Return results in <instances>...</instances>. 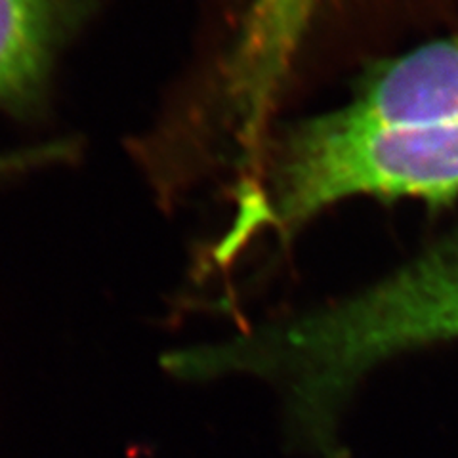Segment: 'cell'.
<instances>
[{"label": "cell", "mask_w": 458, "mask_h": 458, "mask_svg": "<svg viewBox=\"0 0 458 458\" xmlns=\"http://www.w3.org/2000/svg\"><path fill=\"white\" fill-rule=\"evenodd\" d=\"M458 195V123L377 126L340 111L296 126L241 193L222 250L262 227L296 229L357 197L447 200Z\"/></svg>", "instance_id": "6da1fadb"}, {"label": "cell", "mask_w": 458, "mask_h": 458, "mask_svg": "<svg viewBox=\"0 0 458 458\" xmlns=\"http://www.w3.org/2000/svg\"><path fill=\"white\" fill-rule=\"evenodd\" d=\"M449 340H458V235L363 291L293 315L283 348L310 394L348 405L382 363Z\"/></svg>", "instance_id": "7a4b0ae2"}, {"label": "cell", "mask_w": 458, "mask_h": 458, "mask_svg": "<svg viewBox=\"0 0 458 458\" xmlns=\"http://www.w3.org/2000/svg\"><path fill=\"white\" fill-rule=\"evenodd\" d=\"M338 111L377 126L458 123V33L384 65Z\"/></svg>", "instance_id": "3957f363"}, {"label": "cell", "mask_w": 458, "mask_h": 458, "mask_svg": "<svg viewBox=\"0 0 458 458\" xmlns=\"http://www.w3.org/2000/svg\"><path fill=\"white\" fill-rule=\"evenodd\" d=\"M86 13L82 0H0V107L40 106L55 57Z\"/></svg>", "instance_id": "277c9868"}, {"label": "cell", "mask_w": 458, "mask_h": 458, "mask_svg": "<svg viewBox=\"0 0 458 458\" xmlns=\"http://www.w3.org/2000/svg\"><path fill=\"white\" fill-rule=\"evenodd\" d=\"M77 153L73 141H50L38 146L0 151V180L25 174L37 168L60 165Z\"/></svg>", "instance_id": "5b68a950"}]
</instances>
